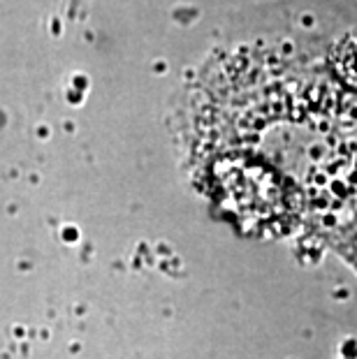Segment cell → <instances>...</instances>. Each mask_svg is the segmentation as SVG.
<instances>
[{
	"label": "cell",
	"mask_w": 357,
	"mask_h": 359,
	"mask_svg": "<svg viewBox=\"0 0 357 359\" xmlns=\"http://www.w3.org/2000/svg\"><path fill=\"white\" fill-rule=\"evenodd\" d=\"M339 70H341V74H346L348 79L357 83V33H353L344 44H341Z\"/></svg>",
	"instance_id": "obj_1"
}]
</instances>
